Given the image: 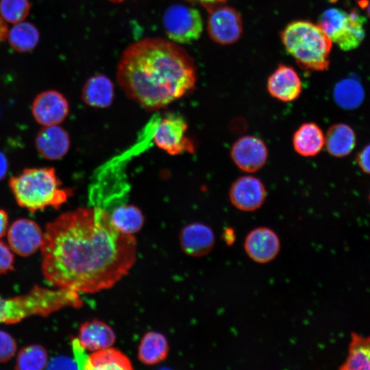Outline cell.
Instances as JSON below:
<instances>
[{
    "label": "cell",
    "instance_id": "cell-1",
    "mask_svg": "<svg viewBox=\"0 0 370 370\" xmlns=\"http://www.w3.org/2000/svg\"><path fill=\"white\" fill-rule=\"evenodd\" d=\"M136 241L93 206L62 213L49 222L40 247L41 270L55 288L95 293L112 287L136 260Z\"/></svg>",
    "mask_w": 370,
    "mask_h": 370
},
{
    "label": "cell",
    "instance_id": "cell-2",
    "mask_svg": "<svg viewBox=\"0 0 370 370\" xmlns=\"http://www.w3.org/2000/svg\"><path fill=\"white\" fill-rule=\"evenodd\" d=\"M196 80L192 58L180 45L162 38H145L130 45L116 69L117 83L126 95L151 110L185 95Z\"/></svg>",
    "mask_w": 370,
    "mask_h": 370
},
{
    "label": "cell",
    "instance_id": "cell-3",
    "mask_svg": "<svg viewBox=\"0 0 370 370\" xmlns=\"http://www.w3.org/2000/svg\"><path fill=\"white\" fill-rule=\"evenodd\" d=\"M9 186L18 205L32 213L58 209L72 195L71 188L62 186L53 167L25 169L10 177Z\"/></svg>",
    "mask_w": 370,
    "mask_h": 370
},
{
    "label": "cell",
    "instance_id": "cell-4",
    "mask_svg": "<svg viewBox=\"0 0 370 370\" xmlns=\"http://www.w3.org/2000/svg\"><path fill=\"white\" fill-rule=\"evenodd\" d=\"M82 304L79 293L73 291L35 286L22 295L0 296V324L16 323L32 316L47 317L62 308H79Z\"/></svg>",
    "mask_w": 370,
    "mask_h": 370
},
{
    "label": "cell",
    "instance_id": "cell-5",
    "mask_svg": "<svg viewBox=\"0 0 370 370\" xmlns=\"http://www.w3.org/2000/svg\"><path fill=\"white\" fill-rule=\"evenodd\" d=\"M287 52L303 69H328L332 42L318 25L307 21L290 23L281 32Z\"/></svg>",
    "mask_w": 370,
    "mask_h": 370
},
{
    "label": "cell",
    "instance_id": "cell-6",
    "mask_svg": "<svg viewBox=\"0 0 370 370\" xmlns=\"http://www.w3.org/2000/svg\"><path fill=\"white\" fill-rule=\"evenodd\" d=\"M365 21L357 10L346 12L330 8L321 14L317 24L332 43L343 51H349L358 47L363 40Z\"/></svg>",
    "mask_w": 370,
    "mask_h": 370
},
{
    "label": "cell",
    "instance_id": "cell-7",
    "mask_svg": "<svg viewBox=\"0 0 370 370\" xmlns=\"http://www.w3.org/2000/svg\"><path fill=\"white\" fill-rule=\"evenodd\" d=\"M162 23L169 40L178 45L197 40L204 27L199 11L180 3L173 4L165 10Z\"/></svg>",
    "mask_w": 370,
    "mask_h": 370
},
{
    "label": "cell",
    "instance_id": "cell-8",
    "mask_svg": "<svg viewBox=\"0 0 370 370\" xmlns=\"http://www.w3.org/2000/svg\"><path fill=\"white\" fill-rule=\"evenodd\" d=\"M187 129L186 121L181 115L167 114L157 121L153 120V141L158 147L170 155L193 153L195 145L186 136Z\"/></svg>",
    "mask_w": 370,
    "mask_h": 370
},
{
    "label": "cell",
    "instance_id": "cell-9",
    "mask_svg": "<svg viewBox=\"0 0 370 370\" xmlns=\"http://www.w3.org/2000/svg\"><path fill=\"white\" fill-rule=\"evenodd\" d=\"M209 11L207 31L215 42L228 45L237 42L242 36L243 25L241 14L227 5H214Z\"/></svg>",
    "mask_w": 370,
    "mask_h": 370
},
{
    "label": "cell",
    "instance_id": "cell-10",
    "mask_svg": "<svg viewBox=\"0 0 370 370\" xmlns=\"http://www.w3.org/2000/svg\"><path fill=\"white\" fill-rule=\"evenodd\" d=\"M8 245L18 256L27 257L36 253L42 243L43 232L33 220L19 219L7 231Z\"/></svg>",
    "mask_w": 370,
    "mask_h": 370
},
{
    "label": "cell",
    "instance_id": "cell-11",
    "mask_svg": "<svg viewBox=\"0 0 370 370\" xmlns=\"http://www.w3.org/2000/svg\"><path fill=\"white\" fill-rule=\"evenodd\" d=\"M230 156L238 169L252 173L260 170L265 164L268 149L260 138L254 136H244L234 143Z\"/></svg>",
    "mask_w": 370,
    "mask_h": 370
},
{
    "label": "cell",
    "instance_id": "cell-12",
    "mask_svg": "<svg viewBox=\"0 0 370 370\" xmlns=\"http://www.w3.org/2000/svg\"><path fill=\"white\" fill-rule=\"evenodd\" d=\"M267 196L264 184L251 175L239 177L232 184L229 197L232 204L241 211H254L262 206Z\"/></svg>",
    "mask_w": 370,
    "mask_h": 370
},
{
    "label": "cell",
    "instance_id": "cell-13",
    "mask_svg": "<svg viewBox=\"0 0 370 370\" xmlns=\"http://www.w3.org/2000/svg\"><path fill=\"white\" fill-rule=\"evenodd\" d=\"M32 114L43 126L59 125L68 116L69 105L64 96L56 90L42 92L34 99Z\"/></svg>",
    "mask_w": 370,
    "mask_h": 370
},
{
    "label": "cell",
    "instance_id": "cell-14",
    "mask_svg": "<svg viewBox=\"0 0 370 370\" xmlns=\"http://www.w3.org/2000/svg\"><path fill=\"white\" fill-rule=\"evenodd\" d=\"M244 248L252 260L264 264L277 256L280 249V241L277 234L271 229L258 227L247 235Z\"/></svg>",
    "mask_w": 370,
    "mask_h": 370
},
{
    "label": "cell",
    "instance_id": "cell-15",
    "mask_svg": "<svg viewBox=\"0 0 370 370\" xmlns=\"http://www.w3.org/2000/svg\"><path fill=\"white\" fill-rule=\"evenodd\" d=\"M267 88L273 98L283 102H291L300 96L302 83L293 67L279 64L269 77Z\"/></svg>",
    "mask_w": 370,
    "mask_h": 370
},
{
    "label": "cell",
    "instance_id": "cell-16",
    "mask_svg": "<svg viewBox=\"0 0 370 370\" xmlns=\"http://www.w3.org/2000/svg\"><path fill=\"white\" fill-rule=\"evenodd\" d=\"M182 250L189 256L199 258L206 256L214 245V234L207 225L195 222L185 225L179 234Z\"/></svg>",
    "mask_w": 370,
    "mask_h": 370
},
{
    "label": "cell",
    "instance_id": "cell-17",
    "mask_svg": "<svg viewBox=\"0 0 370 370\" xmlns=\"http://www.w3.org/2000/svg\"><path fill=\"white\" fill-rule=\"evenodd\" d=\"M70 144L68 133L58 125L44 126L35 139L36 147L39 154L51 160L63 158L69 151Z\"/></svg>",
    "mask_w": 370,
    "mask_h": 370
},
{
    "label": "cell",
    "instance_id": "cell-18",
    "mask_svg": "<svg viewBox=\"0 0 370 370\" xmlns=\"http://www.w3.org/2000/svg\"><path fill=\"white\" fill-rule=\"evenodd\" d=\"M77 338L85 349L94 352L112 347L116 341V334L110 325L93 319L81 325Z\"/></svg>",
    "mask_w": 370,
    "mask_h": 370
},
{
    "label": "cell",
    "instance_id": "cell-19",
    "mask_svg": "<svg viewBox=\"0 0 370 370\" xmlns=\"http://www.w3.org/2000/svg\"><path fill=\"white\" fill-rule=\"evenodd\" d=\"M82 99L91 107L98 108L109 107L114 99L112 82L103 74L92 76L83 86Z\"/></svg>",
    "mask_w": 370,
    "mask_h": 370
},
{
    "label": "cell",
    "instance_id": "cell-20",
    "mask_svg": "<svg viewBox=\"0 0 370 370\" xmlns=\"http://www.w3.org/2000/svg\"><path fill=\"white\" fill-rule=\"evenodd\" d=\"M325 144V135L321 127L315 123L301 124L293 136V146L300 156L312 157L317 156Z\"/></svg>",
    "mask_w": 370,
    "mask_h": 370
},
{
    "label": "cell",
    "instance_id": "cell-21",
    "mask_svg": "<svg viewBox=\"0 0 370 370\" xmlns=\"http://www.w3.org/2000/svg\"><path fill=\"white\" fill-rule=\"evenodd\" d=\"M356 144L355 132L347 124H333L326 132L324 145L328 152L334 157L348 156L355 148Z\"/></svg>",
    "mask_w": 370,
    "mask_h": 370
},
{
    "label": "cell",
    "instance_id": "cell-22",
    "mask_svg": "<svg viewBox=\"0 0 370 370\" xmlns=\"http://www.w3.org/2000/svg\"><path fill=\"white\" fill-rule=\"evenodd\" d=\"M169 352V342L160 332H146L138 347V358L145 365H154L164 361Z\"/></svg>",
    "mask_w": 370,
    "mask_h": 370
},
{
    "label": "cell",
    "instance_id": "cell-23",
    "mask_svg": "<svg viewBox=\"0 0 370 370\" xmlns=\"http://www.w3.org/2000/svg\"><path fill=\"white\" fill-rule=\"evenodd\" d=\"M130 358L121 350L109 347L92 352L88 355L86 370H131Z\"/></svg>",
    "mask_w": 370,
    "mask_h": 370
},
{
    "label": "cell",
    "instance_id": "cell-24",
    "mask_svg": "<svg viewBox=\"0 0 370 370\" xmlns=\"http://www.w3.org/2000/svg\"><path fill=\"white\" fill-rule=\"evenodd\" d=\"M114 226L120 232L133 235L143 227L145 217L141 210L132 204H120L110 212Z\"/></svg>",
    "mask_w": 370,
    "mask_h": 370
},
{
    "label": "cell",
    "instance_id": "cell-25",
    "mask_svg": "<svg viewBox=\"0 0 370 370\" xmlns=\"http://www.w3.org/2000/svg\"><path fill=\"white\" fill-rule=\"evenodd\" d=\"M339 369L370 370V336L352 334L348 355Z\"/></svg>",
    "mask_w": 370,
    "mask_h": 370
},
{
    "label": "cell",
    "instance_id": "cell-26",
    "mask_svg": "<svg viewBox=\"0 0 370 370\" xmlns=\"http://www.w3.org/2000/svg\"><path fill=\"white\" fill-rule=\"evenodd\" d=\"M333 95L338 106L345 110H353L360 106L365 97L361 84L353 78L339 81L334 88Z\"/></svg>",
    "mask_w": 370,
    "mask_h": 370
},
{
    "label": "cell",
    "instance_id": "cell-27",
    "mask_svg": "<svg viewBox=\"0 0 370 370\" xmlns=\"http://www.w3.org/2000/svg\"><path fill=\"white\" fill-rule=\"evenodd\" d=\"M11 47L18 52L32 51L39 40L36 27L28 22H20L12 27L8 34Z\"/></svg>",
    "mask_w": 370,
    "mask_h": 370
},
{
    "label": "cell",
    "instance_id": "cell-28",
    "mask_svg": "<svg viewBox=\"0 0 370 370\" xmlns=\"http://www.w3.org/2000/svg\"><path fill=\"white\" fill-rule=\"evenodd\" d=\"M49 363L46 349L40 345H29L22 348L17 354L15 369L21 370H40Z\"/></svg>",
    "mask_w": 370,
    "mask_h": 370
},
{
    "label": "cell",
    "instance_id": "cell-29",
    "mask_svg": "<svg viewBox=\"0 0 370 370\" xmlns=\"http://www.w3.org/2000/svg\"><path fill=\"white\" fill-rule=\"evenodd\" d=\"M29 10L28 0H0V14L9 23L22 22L28 15Z\"/></svg>",
    "mask_w": 370,
    "mask_h": 370
},
{
    "label": "cell",
    "instance_id": "cell-30",
    "mask_svg": "<svg viewBox=\"0 0 370 370\" xmlns=\"http://www.w3.org/2000/svg\"><path fill=\"white\" fill-rule=\"evenodd\" d=\"M17 344L14 337L8 332L0 330V363L12 359L16 354Z\"/></svg>",
    "mask_w": 370,
    "mask_h": 370
},
{
    "label": "cell",
    "instance_id": "cell-31",
    "mask_svg": "<svg viewBox=\"0 0 370 370\" xmlns=\"http://www.w3.org/2000/svg\"><path fill=\"white\" fill-rule=\"evenodd\" d=\"M14 256L8 245L0 241V275L14 270Z\"/></svg>",
    "mask_w": 370,
    "mask_h": 370
},
{
    "label": "cell",
    "instance_id": "cell-32",
    "mask_svg": "<svg viewBox=\"0 0 370 370\" xmlns=\"http://www.w3.org/2000/svg\"><path fill=\"white\" fill-rule=\"evenodd\" d=\"M356 161L364 173L370 174V143L357 153Z\"/></svg>",
    "mask_w": 370,
    "mask_h": 370
},
{
    "label": "cell",
    "instance_id": "cell-33",
    "mask_svg": "<svg viewBox=\"0 0 370 370\" xmlns=\"http://www.w3.org/2000/svg\"><path fill=\"white\" fill-rule=\"evenodd\" d=\"M73 348L75 355V364L79 369H84V366L88 358L85 354V349L81 345L77 338H73L72 341Z\"/></svg>",
    "mask_w": 370,
    "mask_h": 370
},
{
    "label": "cell",
    "instance_id": "cell-34",
    "mask_svg": "<svg viewBox=\"0 0 370 370\" xmlns=\"http://www.w3.org/2000/svg\"><path fill=\"white\" fill-rule=\"evenodd\" d=\"M8 229V214L2 209H0V239L6 234Z\"/></svg>",
    "mask_w": 370,
    "mask_h": 370
},
{
    "label": "cell",
    "instance_id": "cell-35",
    "mask_svg": "<svg viewBox=\"0 0 370 370\" xmlns=\"http://www.w3.org/2000/svg\"><path fill=\"white\" fill-rule=\"evenodd\" d=\"M48 365H52L51 367V368H53V369L54 368H58V369H60V368H66V367L64 365H68L71 368H75L74 367H73L71 365H76V364H75L74 362H72L69 359H64V358H56V359L53 360L51 363H48Z\"/></svg>",
    "mask_w": 370,
    "mask_h": 370
},
{
    "label": "cell",
    "instance_id": "cell-36",
    "mask_svg": "<svg viewBox=\"0 0 370 370\" xmlns=\"http://www.w3.org/2000/svg\"><path fill=\"white\" fill-rule=\"evenodd\" d=\"M8 162L4 153L0 151V180L3 179L7 173Z\"/></svg>",
    "mask_w": 370,
    "mask_h": 370
},
{
    "label": "cell",
    "instance_id": "cell-37",
    "mask_svg": "<svg viewBox=\"0 0 370 370\" xmlns=\"http://www.w3.org/2000/svg\"><path fill=\"white\" fill-rule=\"evenodd\" d=\"M8 30L5 20L0 14V42L3 41L8 36Z\"/></svg>",
    "mask_w": 370,
    "mask_h": 370
},
{
    "label": "cell",
    "instance_id": "cell-38",
    "mask_svg": "<svg viewBox=\"0 0 370 370\" xmlns=\"http://www.w3.org/2000/svg\"><path fill=\"white\" fill-rule=\"evenodd\" d=\"M191 1H197L207 7H210V6H214V5H217L218 4L222 3L226 1L227 0H191Z\"/></svg>",
    "mask_w": 370,
    "mask_h": 370
},
{
    "label": "cell",
    "instance_id": "cell-39",
    "mask_svg": "<svg viewBox=\"0 0 370 370\" xmlns=\"http://www.w3.org/2000/svg\"><path fill=\"white\" fill-rule=\"evenodd\" d=\"M367 12L368 16L370 17V2L367 3Z\"/></svg>",
    "mask_w": 370,
    "mask_h": 370
},
{
    "label": "cell",
    "instance_id": "cell-40",
    "mask_svg": "<svg viewBox=\"0 0 370 370\" xmlns=\"http://www.w3.org/2000/svg\"><path fill=\"white\" fill-rule=\"evenodd\" d=\"M110 1H111L112 2H115V3H119V2L123 1V0H110Z\"/></svg>",
    "mask_w": 370,
    "mask_h": 370
},
{
    "label": "cell",
    "instance_id": "cell-41",
    "mask_svg": "<svg viewBox=\"0 0 370 370\" xmlns=\"http://www.w3.org/2000/svg\"><path fill=\"white\" fill-rule=\"evenodd\" d=\"M369 201H370V193H369Z\"/></svg>",
    "mask_w": 370,
    "mask_h": 370
}]
</instances>
